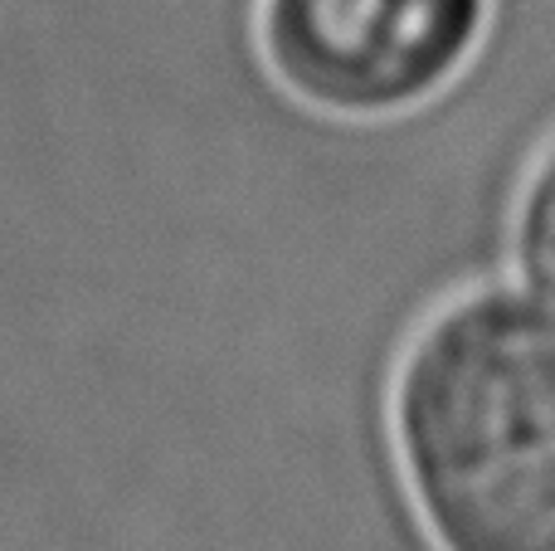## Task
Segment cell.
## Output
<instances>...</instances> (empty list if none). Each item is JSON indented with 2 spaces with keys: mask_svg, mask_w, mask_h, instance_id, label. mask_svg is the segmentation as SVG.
<instances>
[{
  "mask_svg": "<svg viewBox=\"0 0 555 551\" xmlns=\"http://www.w3.org/2000/svg\"><path fill=\"white\" fill-rule=\"evenodd\" d=\"M488 0H259L273 78L326 117L424 107L468 68Z\"/></svg>",
  "mask_w": 555,
  "mask_h": 551,
  "instance_id": "7a4b0ae2",
  "label": "cell"
},
{
  "mask_svg": "<svg viewBox=\"0 0 555 551\" xmlns=\"http://www.w3.org/2000/svg\"><path fill=\"white\" fill-rule=\"evenodd\" d=\"M395 459L429 551H555V312L473 293L404 351Z\"/></svg>",
  "mask_w": 555,
  "mask_h": 551,
  "instance_id": "6da1fadb",
  "label": "cell"
},
{
  "mask_svg": "<svg viewBox=\"0 0 555 551\" xmlns=\"http://www.w3.org/2000/svg\"><path fill=\"white\" fill-rule=\"evenodd\" d=\"M517 269L527 289L555 312V146L541 156L517 210Z\"/></svg>",
  "mask_w": 555,
  "mask_h": 551,
  "instance_id": "3957f363",
  "label": "cell"
}]
</instances>
